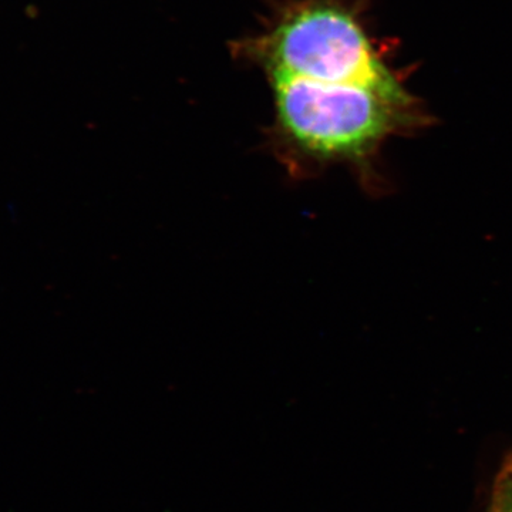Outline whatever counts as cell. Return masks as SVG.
Masks as SVG:
<instances>
[{"instance_id": "6da1fadb", "label": "cell", "mask_w": 512, "mask_h": 512, "mask_svg": "<svg viewBox=\"0 0 512 512\" xmlns=\"http://www.w3.org/2000/svg\"><path fill=\"white\" fill-rule=\"evenodd\" d=\"M276 153L293 180L329 164L352 165L367 177L387 138L423 126L424 116L402 83L386 87L312 82L272 73Z\"/></svg>"}, {"instance_id": "7a4b0ae2", "label": "cell", "mask_w": 512, "mask_h": 512, "mask_svg": "<svg viewBox=\"0 0 512 512\" xmlns=\"http://www.w3.org/2000/svg\"><path fill=\"white\" fill-rule=\"evenodd\" d=\"M256 49L271 73L366 87L400 82L355 13L336 0H311L289 10Z\"/></svg>"}, {"instance_id": "3957f363", "label": "cell", "mask_w": 512, "mask_h": 512, "mask_svg": "<svg viewBox=\"0 0 512 512\" xmlns=\"http://www.w3.org/2000/svg\"><path fill=\"white\" fill-rule=\"evenodd\" d=\"M487 512H512V454L500 468Z\"/></svg>"}]
</instances>
